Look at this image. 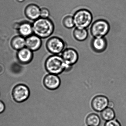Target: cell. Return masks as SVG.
I'll return each mask as SVG.
<instances>
[{
	"label": "cell",
	"mask_w": 126,
	"mask_h": 126,
	"mask_svg": "<svg viewBox=\"0 0 126 126\" xmlns=\"http://www.w3.org/2000/svg\"><path fill=\"white\" fill-rule=\"evenodd\" d=\"M110 30L109 22L103 19L96 20L92 23L90 32L93 37H105Z\"/></svg>",
	"instance_id": "cell-4"
},
{
	"label": "cell",
	"mask_w": 126,
	"mask_h": 126,
	"mask_svg": "<svg viewBox=\"0 0 126 126\" xmlns=\"http://www.w3.org/2000/svg\"><path fill=\"white\" fill-rule=\"evenodd\" d=\"M33 34L41 39L49 38L54 32L55 26L50 18H40L32 23Z\"/></svg>",
	"instance_id": "cell-1"
},
{
	"label": "cell",
	"mask_w": 126,
	"mask_h": 126,
	"mask_svg": "<svg viewBox=\"0 0 126 126\" xmlns=\"http://www.w3.org/2000/svg\"><path fill=\"white\" fill-rule=\"evenodd\" d=\"M43 83L47 89L54 90L59 87L61 85V79L58 75L49 74L44 77Z\"/></svg>",
	"instance_id": "cell-8"
},
{
	"label": "cell",
	"mask_w": 126,
	"mask_h": 126,
	"mask_svg": "<svg viewBox=\"0 0 126 126\" xmlns=\"http://www.w3.org/2000/svg\"><path fill=\"white\" fill-rule=\"evenodd\" d=\"M5 105L2 101L0 100V114L2 113L5 110Z\"/></svg>",
	"instance_id": "cell-22"
},
{
	"label": "cell",
	"mask_w": 126,
	"mask_h": 126,
	"mask_svg": "<svg viewBox=\"0 0 126 126\" xmlns=\"http://www.w3.org/2000/svg\"><path fill=\"white\" fill-rule=\"evenodd\" d=\"M61 56L67 65L73 66L77 63L79 55L76 50L73 48H66L62 53Z\"/></svg>",
	"instance_id": "cell-7"
},
{
	"label": "cell",
	"mask_w": 126,
	"mask_h": 126,
	"mask_svg": "<svg viewBox=\"0 0 126 126\" xmlns=\"http://www.w3.org/2000/svg\"><path fill=\"white\" fill-rule=\"evenodd\" d=\"M62 23L63 26L67 29H71L75 27L73 17L72 15L64 16L63 18Z\"/></svg>",
	"instance_id": "cell-19"
},
{
	"label": "cell",
	"mask_w": 126,
	"mask_h": 126,
	"mask_svg": "<svg viewBox=\"0 0 126 126\" xmlns=\"http://www.w3.org/2000/svg\"><path fill=\"white\" fill-rule=\"evenodd\" d=\"M45 67L49 74L58 75L64 71L70 70L72 66L67 65L61 56L53 54L46 60Z\"/></svg>",
	"instance_id": "cell-2"
},
{
	"label": "cell",
	"mask_w": 126,
	"mask_h": 126,
	"mask_svg": "<svg viewBox=\"0 0 126 126\" xmlns=\"http://www.w3.org/2000/svg\"><path fill=\"white\" fill-rule=\"evenodd\" d=\"M104 126H121L119 121L115 119L107 121L105 122Z\"/></svg>",
	"instance_id": "cell-21"
},
{
	"label": "cell",
	"mask_w": 126,
	"mask_h": 126,
	"mask_svg": "<svg viewBox=\"0 0 126 126\" xmlns=\"http://www.w3.org/2000/svg\"><path fill=\"white\" fill-rule=\"evenodd\" d=\"M50 16V12L48 9L45 7L40 9V17L48 18Z\"/></svg>",
	"instance_id": "cell-20"
},
{
	"label": "cell",
	"mask_w": 126,
	"mask_h": 126,
	"mask_svg": "<svg viewBox=\"0 0 126 126\" xmlns=\"http://www.w3.org/2000/svg\"><path fill=\"white\" fill-rule=\"evenodd\" d=\"M30 95L29 88L23 84L17 85L12 90V97L14 100L18 103H21L26 101L29 98Z\"/></svg>",
	"instance_id": "cell-6"
},
{
	"label": "cell",
	"mask_w": 126,
	"mask_h": 126,
	"mask_svg": "<svg viewBox=\"0 0 126 126\" xmlns=\"http://www.w3.org/2000/svg\"><path fill=\"white\" fill-rule=\"evenodd\" d=\"M17 30L19 35L25 38L33 34L32 24L28 22H23L18 24Z\"/></svg>",
	"instance_id": "cell-14"
},
{
	"label": "cell",
	"mask_w": 126,
	"mask_h": 126,
	"mask_svg": "<svg viewBox=\"0 0 126 126\" xmlns=\"http://www.w3.org/2000/svg\"><path fill=\"white\" fill-rule=\"evenodd\" d=\"M114 104L113 102L111 101H109L108 105V107L110 108H113L114 107Z\"/></svg>",
	"instance_id": "cell-23"
},
{
	"label": "cell",
	"mask_w": 126,
	"mask_h": 126,
	"mask_svg": "<svg viewBox=\"0 0 126 126\" xmlns=\"http://www.w3.org/2000/svg\"><path fill=\"white\" fill-rule=\"evenodd\" d=\"M40 9L37 5L31 3L25 8V15L29 19L34 21L40 18Z\"/></svg>",
	"instance_id": "cell-11"
},
{
	"label": "cell",
	"mask_w": 126,
	"mask_h": 126,
	"mask_svg": "<svg viewBox=\"0 0 126 126\" xmlns=\"http://www.w3.org/2000/svg\"><path fill=\"white\" fill-rule=\"evenodd\" d=\"M91 49L94 52L100 53L107 49L108 42L105 37H94L91 40L90 43Z\"/></svg>",
	"instance_id": "cell-9"
},
{
	"label": "cell",
	"mask_w": 126,
	"mask_h": 126,
	"mask_svg": "<svg viewBox=\"0 0 126 126\" xmlns=\"http://www.w3.org/2000/svg\"><path fill=\"white\" fill-rule=\"evenodd\" d=\"M86 123L88 126H98L101 123V119L97 114L91 113L87 116Z\"/></svg>",
	"instance_id": "cell-17"
},
{
	"label": "cell",
	"mask_w": 126,
	"mask_h": 126,
	"mask_svg": "<svg viewBox=\"0 0 126 126\" xmlns=\"http://www.w3.org/2000/svg\"><path fill=\"white\" fill-rule=\"evenodd\" d=\"M33 51L26 47L17 51V57L19 62L23 64L30 63L33 59Z\"/></svg>",
	"instance_id": "cell-13"
},
{
	"label": "cell",
	"mask_w": 126,
	"mask_h": 126,
	"mask_svg": "<svg viewBox=\"0 0 126 126\" xmlns=\"http://www.w3.org/2000/svg\"><path fill=\"white\" fill-rule=\"evenodd\" d=\"M12 47L18 51L26 47V38L20 35H17L13 37L11 41Z\"/></svg>",
	"instance_id": "cell-15"
},
{
	"label": "cell",
	"mask_w": 126,
	"mask_h": 126,
	"mask_svg": "<svg viewBox=\"0 0 126 126\" xmlns=\"http://www.w3.org/2000/svg\"><path fill=\"white\" fill-rule=\"evenodd\" d=\"M73 16L76 28L87 29L93 23V14L87 9L81 8L77 10Z\"/></svg>",
	"instance_id": "cell-3"
},
{
	"label": "cell",
	"mask_w": 126,
	"mask_h": 126,
	"mask_svg": "<svg viewBox=\"0 0 126 126\" xmlns=\"http://www.w3.org/2000/svg\"><path fill=\"white\" fill-rule=\"evenodd\" d=\"M66 45L65 42L62 38L56 36L50 37L46 44L47 50L53 55L62 53L66 48Z\"/></svg>",
	"instance_id": "cell-5"
},
{
	"label": "cell",
	"mask_w": 126,
	"mask_h": 126,
	"mask_svg": "<svg viewBox=\"0 0 126 126\" xmlns=\"http://www.w3.org/2000/svg\"><path fill=\"white\" fill-rule=\"evenodd\" d=\"M42 44V39L34 34L26 38V47L33 52L38 50Z\"/></svg>",
	"instance_id": "cell-12"
},
{
	"label": "cell",
	"mask_w": 126,
	"mask_h": 126,
	"mask_svg": "<svg viewBox=\"0 0 126 126\" xmlns=\"http://www.w3.org/2000/svg\"><path fill=\"white\" fill-rule=\"evenodd\" d=\"M101 115L103 120L107 121L115 119V113L113 108L107 107L101 112Z\"/></svg>",
	"instance_id": "cell-18"
},
{
	"label": "cell",
	"mask_w": 126,
	"mask_h": 126,
	"mask_svg": "<svg viewBox=\"0 0 126 126\" xmlns=\"http://www.w3.org/2000/svg\"><path fill=\"white\" fill-rule=\"evenodd\" d=\"M16 0L19 3H22L25 1V0Z\"/></svg>",
	"instance_id": "cell-24"
},
{
	"label": "cell",
	"mask_w": 126,
	"mask_h": 126,
	"mask_svg": "<svg viewBox=\"0 0 126 126\" xmlns=\"http://www.w3.org/2000/svg\"><path fill=\"white\" fill-rule=\"evenodd\" d=\"M73 37L77 41L83 42L86 40L88 36V32L87 29L75 28L72 33Z\"/></svg>",
	"instance_id": "cell-16"
},
{
	"label": "cell",
	"mask_w": 126,
	"mask_h": 126,
	"mask_svg": "<svg viewBox=\"0 0 126 126\" xmlns=\"http://www.w3.org/2000/svg\"><path fill=\"white\" fill-rule=\"evenodd\" d=\"M109 101L107 97L105 96L98 95L92 99L91 106L96 112H101L108 107Z\"/></svg>",
	"instance_id": "cell-10"
}]
</instances>
